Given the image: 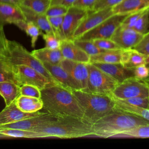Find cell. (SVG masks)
Here are the masks:
<instances>
[{"instance_id": "cell-34", "label": "cell", "mask_w": 149, "mask_h": 149, "mask_svg": "<svg viewBox=\"0 0 149 149\" xmlns=\"http://www.w3.org/2000/svg\"><path fill=\"white\" fill-rule=\"evenodd\" d=\"M48 21L53 29L55 36L61 40H63L64 37L63 35L62 24L64 16L47 17Z\"/></svg>"}, {"instance_id": "cell-36", "label": "cell", "mask_w": 149, "mask_h": 149, "mask_svg": "<svg viewBox=\"0 0 149 149\" xmlns=\"http://www.w3.org/2000/svg\"><path fill=\"white\" fill-rule=\"evenodd\" d=\"M42 36L45 42V47L52 49L60 48L62 40L58 38L54 33H43Z\"/></svg>"}, {"instance_id": "cell-7", "label": "cell", "mask_w": 149, "mask_h": 149, "mask_svg": "<svg viewBox=\"0 0 149 149\" xmlns=\"http://www.w3.org/2000/svg\"><path fill=\"white\" fill-rule=\"evenodd\" d=\"M111 95L119 100L137 97H149V86L144 80L135 77L128 78L118 83Z\"/></svg>"}, {"instance_id": "cell-22", "label": "cell", "mask_w": 149, "mask_h": 149, "mask_svg": "<svg viewBox=\"0 0 149 149\" xmlns=\"http://www.w3.org/2000/svg\"><path fill=\"white\" fill-rule=\"evenodd\" d=\"M31 54L41 62H48L54 65H59L63 59L62 52L59 49H52L44 47L35 49Z\"/></svg>"}, {"instance_id": "cell-3", "label": "cell", "mask_w": 149, "mask_h": 149, "mask_svg": "<svg viewBox=\"0 0 149 149\" xmlns=\"http://www.w3.org/2000/svg\"><path fill=\"white\" fill-rule=\"evenodd\" d=\"M91 125L82 118L58 116L56 120L30 130L43 133L47 137L72 139L92 136Z\"/></svg>"}, {"instance_id": "cell-35", "label": "cell", "mask_w": 149, "mask_h": 149, "mask_svg": "<svg viewBox=\"0 0 149 149\" xmlns=\"http://www.w3.org/2000/svg\"><path fill=\"white\" fill-rule=\"evenodd\" d=\"M2 81H12L16 83L12 67L0 59V82Z\"/></svg>"}, {"instance_id": "cell-37", "label": "cell", "mask_w": 149, "mask_h": 149, "mask_svg": "<svg viewBox=\"0 0 149 149\" xmlns=\"http://www.w3.org/2000/svg\"><path fill=\"white\" fill-rule=\"evenodd\" d=\"M120 101L134 107L149 109V97H137Z\"/></svg>"}, {"instance_id": "cell-13", "label": "cell", "mask_w": 149, "mask_h": 149, "mask_svg": "<svg viewBox=\"0 0 149 149\" xmlns=\"http://www.w3.org/2000/svg\"><path fill=\"white\" fill-rule=\"evenodd\" d=\"M59 65L70 74L77 83L80 90L86 91L88 80L87 63L63 58Z\"/></svg>"}, {"instance_id": "cell-26", "label": "cell", "mask_w": 149, "mask_h": 149, "mask_svg": "<svg viewBox=\"0 0 149 149\" xmlns=\"http://www.w3.org/2000/svg\"><path fill=\"white\" fill-rule=\"evenodd\" d=\"M122 49L104 50L97 54L90 56V62L120 63Z\"/></svg>"}, {"instance_id": "cell-32", "label": "cell", "mask_w": 149, "mask_h": 149, "mask_svg": "<svg viewBox=\"0 0 149 149\" xmlns=\"http://www.w3.org/2000/svg\"><path fill=\"white\" fill-rule=\"evenodd\" d=\"M73 42L77 46L90 56L97 54L104 51L97 47L92 40L74 39L73 40Z\"/></svg>"}, {"instance_id": "cell-39", "label": "cell", "mask_w": 149, "mask_h": 149, "mask_svg": "<svg viewBox=\"0 0 149 149\" xmlns=\"http://www.w3.org/2000/svg\"><path fill=\"white\" fill-rule=\"evenodd\" d=\"M92 41L97 47L103 50L120 49L111 38H97Z\"/></svg>"}, {"instance_id": "cell-12", "label": "cell", "mask_w": 149, "mask_h": 149, "mask_svg": "<svg viewBox=\"0 0 149 149\" xmlns=\"http://www.w3.org/2000/svg\"><path fill=\"white\" fill-rule=\"evenodd\" d=\"M143 34L133 29L120 25L114 31L111 39L122 49L133 48L141 40Z\"/></svg>"}, {"instance_id": "cell-14", "label": "cell", "mask_w": 149, "mask_h": 149, "mask_svg": "<svg viewBox=\"0 0 149 149\" xmlns=\"http://www.w3.org/2000/svg\"><path fill=\"white\" fill-rule=\"evenodd\" d=\"M58 118V116H57L45 112L38 116L23 119L14 123L0 125V129H16L30 130L34 127L42 126L44 125L52 122L56 120Z\"/></svg>"}, {"instance_id": "cell-17", "label": "cell", "mask_w": 149, "mask_h": 149, "mask_svg": "<svg viewBox=\"0 0 149 149\" xmlns=\"http://www.w3.org/2000/svg\"><path fill=\"white\" fill-rule=\"evenodd\" d=\"M92 63L119 83L128 78L134 77V68H126L121 63L94 62Z\"/></svg>"}, {"instance_id": "cell-31", "label": "cell", "mask_w": 149, "mask_h": 149, "mask_svg": "<svg viewBox=\"0 0 149 149\" xmlns=\"http://www.w3.org/2000/svg\"><path fill=\"white\" fill-rule=\"evenodd\" d=\"M51 0H22L19 5L24 6L35 12L45 14L50 6Z\"/></svg>"}, {"instance_id": "cell-27", "label": "cell", "mask_w": 149, "mask_h": 149, "mask_svg": "<svg viewBox=\"0 0 149 149\" xmlns=\"http://www.w3.org/2000/svg\"><path fill=\"white\" fill-rule=\"evenodd\" d=\"M20 29L24 31L27 36L31 38V45L32 47H35L36 41L40 35H42V31L35 24L31 22L22 20L17 22L16 24Z\"/></svg>"}, {"instance_id": "cell-44", "label": "cell", "mask_w": 149, "mask_h": 149, "mask_svg": "<svg viewBox=\"0 0 149 149\" xmlns=\"http://www.w3.org/2000/svg\"><path fill=\"white\" fill-rule=\"evenodd\" d=\"M134 77L137 79L144 80L149 76V68L143 64L134 68Z\"/></svg>"}, {"instance_id": "cell-38", "label": "cell", "mask_w": 149, "mask_h": 149, "mask_svg": "<svg viewBox=\"0 0 149 149\" xmlns=\"http://www.w3.org/2000/svg\"><path fill=\"white\" fill-rule=\"evenodd\" d=\"M149 9V7L146 8L145 9H141L139 11H136L135 12H133L132 13L129 14L122 22L121 23V26L125 27L127 28H131L132 29L133 26L134 25L136 21L139 19V18L148 9Z\"/></svg>"}, {"instance_id": "cell-6", "label": "cell", "mask_w": 149, "mask_h": 149, "mask_svg": "<svg viewBox=\"0 0 149 149\" xmlns=\"http://www.w3.org/2000/svg\"><path fill=\"white\" fill-rule=\"evenodd\" d=\"M87 86L86 91L94 94L112 95L119 82L92 63H87Z\"/></svg>"}, {"instance_id": "cell-9", "label": "cell", "mask_w": 149, "mask_h": 149, "mask_svg": "<svg viewBox=\"0 0 149 149\" xmlns=\"http://www.w3.org/2000/svg\"><path fill=\"white\" fill-rule=\"evenodd\" d=\"M129 14H113L100 24L76 39L93 40L97 38H111L116 29Z\"/></svg>"}, {"instance_id": "cell-47", "label": "cell", "mask_w": 149, "mask_h": 149, "mask_svg": "<svg viewBox=\"0 0 149 149\" xmlns=\"http://www.w3.org/2000/svg\"><path fill=\"white\" fill-rule=\"evenodd\" d=\"M7 38L3 30V27L0 26V56L2 53L6 43Z\"/></svg>"}, {"instance_id": "cell-15", "label": "cell", "mask_w": 149, "mask_h": 149, "mask_svg": "<svg viewBox=\"0 0 149 149\" xmlns=\"http://www.w3.org/2000/svg\"><path fill=\"white\" fill-rule=\"evenodd\" d=\"M45 112L40 111L28 113L21 111L16 105L14 101L8 105H6L4 109L0 112V125L16 122L23 119L40 115Z\"/></svg>"}, {"instance_id": "cell-10", "label": "cell", "mask_w": 149, "mask_h": 149, "mask_svg": "<svg viewBox=\"0 0 149 149\" xmlns=\"http://www.w3.org/2000/svg\"><path fill=\"white\" fill-rule=\"evenodd\" d=\"M89 12L90 11L74 6L69 8L68 12L64 15L62 24L64 40H73L75 30Z\"/></svg>"}, {"instance_id": "cell-41", "label": "cell", "mask_w": 149, "mask_h": 149, "mask_svg": "<svg viewBox=\"0 0 149 149\" xmlns=\"http://www.w3.org/2000/svg\"><path fill=\"white\" fill-rule=\"evenodd\" d=\"M133 49L145 56L149 55V31L143 34L142 38Z\"/></svg>"}, {"instance_id": "cell-4", "label": "cell", "mask_w": 149, "mask_h": 149, "mask_svg": "<svg viewBox=\"0 0 149 149\" xmlns=\"http://www.w3.org/2000/svg\"><path fill=\"white\" fill-rule=\"evenodd\" d=\"M83 112V119L93 125L115 109L111 95L98 94L81 90H72Z\"/></svg>"}, {"instance_id": "cell-8", "label": "cell", "mask_w": 149, "mask_h": 149, "mask_svg": "<svg viewBox=\"0 0 149 149\" xmlns=\"http://www.w3.org/2000/svg\"><path fill=\"white\" fill-rule=\"evenodd\" d=\"M12 72L16 83L21 86L23 84H30L42 90L54 83L48 78L33 68L27 65H15Z\"/></svg>"}, {"instance_id": "cell-48", "label": "cell", "mask_w": 149, "mask_h": 149, "mask_svg": "<svg viewBox=\"0 0 149 149\" xmlns=\"http://www.w3.org/2000/svg\"><path fill=\"white\" fill-rule=\"evenodd\" d=\"M22 0H0V2H6L19 5Z\"/></svg>"}, {"instance_id": "cell-5", "label": "cell", "mask_w": 149, "mask_h": 149, "mask_svg": "<svg viewBox=\"0 0 149 149\" xmlns=\"http://www.w3.org/2000/svg\"><path fill=\"white\" fill-rule=\"evenodd\" d=\"M0 59L10 66L27 65L36 69L54 83H56L44 66L42 63L29 52L23 45L13 40L7 39L5 47L1 55ZM58 84V83H56Z\"/></svg>"}, {"instance_id": "cell-23", "label": "cell", "mask_w": 149, "mask_h": 149, "mask_svg": "<svg viewBox=\"0 0 149 149\" xmlns=\"http://www.w3.org/2000/svg\"><path fill=\"white\" fill-rule=\"evenodd\" d=\"M15 101L17 107L25 112H35L43 108L42 101L40 98L19 95Z\"/></svg>"}, {"instance_id": "cell-21", "label": "cell", "mask_w": 149, "mask_h": 149, "mask_svg": "<svg viewBox=\"0 0 149 149\" xmlns=\"http://www.w3.org/2000/svg\"><path fill=\"white\" fill-rule=\"evenodd\" d=\"M148 7L146 0H123L112 9L114 14H129Z\"/></svg>"}, {"instance_id": "cell-20", "label": "cell", "mask_w": 149, "mask_h": 149, "mask_svg": "<svg viewBox=\"0 0 149 149\" xmlns=\"http://www.w3.org/2000/svg\"><path fill=\"white\" fill-rule=\"evenodd\" d=\"M19 6L21 9L27 22H31L33 23L45 33H54L53 29L48 21V17L45 14H41L35 12L22 5H19Z\"/></svg>"}, {"instance_id": "cell-19", "label": "cell", "mask_w": 149, "mask_h": 149, "mask_svg": "<svg viewBox=\"0 0 149 149\" xmlns=\"http://www.w3.org/2000/svg\"><path fill=\"white\" fill-rule=\"evenodd\" d=\"M26 20L19 5L6 2H0V26L6 24H16L17 22Z\"/></svg>"}, {"instance_id": "cell-18", "label": "cell", "mask_w": 149, "mask_h": 149, "mask_svg": "<svg viewBox=\"0 0 149 149\" xmlns=\"http://www.w3.org/2000/svg\"><path fill=\"white\" fill-rule=\"evenodd\" d=\"M60 49L65 59L84 63L90 62V56L77 46L73 40H62Z\"/></svg>"}, {"instance_id": "cell-46", "label": "cell", "mask_w": 149, "mask_h": 149, "mask_svg": "<svg viewBox=\"0 0 149 149\" xmlns=\"http://www.w3.org/2000/svg\"><path fill=\"white\" fill-rule=\"evenodd\" d=\"M77 0H51L50 5H61L67 8H70L73 6V3Z\"/></svg>"}, {"instance_id": "cell-45", "label": "cell", "mask_w": 149, "mask_h": 149, "mask_svg": "<svg viewBox=\"0 0 149 149\" xmlns=\"http://www.w3.org/2000/svg\"><path fill=\"white\" fill-rule=\"evenodd\" d=\"M97 1L98 0H77L73 6L88 11H92L94 5Z\"/></svg>"}, {"instance_id": "cell-33", "label": "cell", "mask_w": 149, "mask_h": 149, "mask_svg": "<svg viewBox=\"0 0 149 149\" xmlns=\"http://www.w3.org/2000/svg\"><path fill=\"white\" fill-rule=\"evenodd\" d=\"M149 27V9L145 12L136 21L133 29L137 32L144 34L148 31Z\"/></svg>"}, {"instance_id": "cell-24", "label": "cell", "mask_w": 149, "mask_h": 149, "mask_svg": "<svg viewBox=\"0 0 149 149\" xmlns=\"http://www.w3.org/2000/svg\"><path fill=\"white\" fill-rule=\"evenodd\" d=\"M145 56L133 48L122 49L120 63L126 68H134L144 64Z\"/></svg>"}, {"instance_id": "cell-28", "label": "cell", "mask_w": 149, "mask_h": 149, "mask_svg": "<svg viewBox=\"0 0 149 149\" xmlns=\"http://www.w3.org/2000/svg\"><path fill=\"white\" fill-rule=\"evenodd\" d=\"M0 133L10 137H24V138H47V136L39 132L33 130L16 129H1Z\"/></svg>"}, {"instance_id": "cell-49", "label": "cell", "mask_w": 149, "mask_h": 149, "mask_svg": "<svg viewBox=\"0 0 149 149\" xmlns=\"http://www.w3.org/2000/svg\"><path fill=\"white\" fill-rule=\"evenodd\" d=\"M144 64L149 68V55L145 56Z\"/></svg>"}, {"instance_id": "cell-51", "label": "cell", "mask_w": 149, "mask_h": 149, "mask_svg": "<svg viewBox=\"0 0 149 149\" xmlns=\"http://www.w3.org/2000/svg\"><path fill=\"white\" fill-rule=\"evenodd\" d=\"M146 2H147V4H148V5L149 6V0H146Z\"/></svg>"}, {"instance_id": "cell-1", "label": "cell", "mask_w": 149, "mask_h": 149, "mask_svg": "<svg viewBox=\"0 0 149 149\" xmlns=\"http://www.w3.org/2000/svg\"><path fill=\"white\" fill-rule=\"evenodd\" d=\"M43 108L47 112L57 116L83 118V112L72 90L53 84L41 90Z\"/></svg>"}, {"instance_id": "cell-16", "label": "cell", "mask_w": 149, "mask_h": 149, "mask_svg": "<svg viewBox=\"0 0 149 149\" xmlns=\"http://www.w3.org/2000/svg\"><path fill=\"white\" fill-rule=\"evenodd\" d=\"M42 63L56 83L70 90H80L73 77L60 65H54L48 62Z\"/></svg>"}, {"instance_id": "cell-25", "label": "cell", "mask_w": 149, "mask_h": 149, "mask_svg": "<svg viewBox=\"0 0 149 149\" xmlns=\"http://www.w3.org/2000/svg\"><path fill=\"white\" fill-rule=\"evenodd\" d=\"M0 95L8 105L20 95V86L12 81L0 82Z\"/></svg>"}, {"instance_id": "cell-42", "label": "cell", "mask_w": 149, "mask_h": 149, "mask_svg": "<svg viewBox=\"0 0 149 149\" xmlns=\"http://www.w3.org/2000/svg\"><path fill=\"white\" fill-rule=\"evenodd\" d=\"M69 8L61 5H50L47 10L45 15L47 17L64 16L68 12Z\"/></svg>"}, {"instance_id": "cell-40", "label": "cell", "mask_w": 149, "mask_h": 149, "mask_svg": "<svg viewBox=\"0 0 149 149\" xmlns=\"http://www.w3.org/2000/svg\"><path fill=\"white\" fill-rule=\"evenodd\" d=\"M20 95L41 98V90L35 86L23 84L20 86Z\"/></svg>"}, {"instance_id": "cell-2", "label": "cell", "mask_w": 149, "mask_h": 149, "mask_svg": "<svg viewBox=\"0 0 149 149\" xmlns=\"http://www.w3.org/2000/svg\"><path fill=\"white\" fill-rule=\"evenodd\" d=\"M149 123L141 116L115 108L91 125L92 136L109 138L140 125Z\"/></svg>"}, {"instance_id": "cell-29", "label": "cell", "mask_w": 149, "mask_h": 149, "mask_svg": "<svg viewBox=\"0 0 149 149\" xmlns=\"http://www.w3.org/2000/svg\"><path fill=\"white\" fill-rule=\"evenodd\" d=\"M113 99L115 102V108L127 112L139 115L149 121V109H144L134 107L125 103L124 102H122L120 100L115 99L114 98Z\"/></svg>"}, {"instance_id": "cell-30", "label": "cell", "mask_w": 149, "mask_h": 149, "mask_svg": "<svg viewBox=\"0 0 149 149\" xmlns=\"http://www.w3.org/2000/svg\"><path fill=\"white\" fill-rule=\"evenodd\" d=\"M113 137L149 138V123L139 126L128 131L115 135Z\"/></svg>"}, {"instance_id": "cell-43", "label": "cell", "mask_w": 149, "mask_h": 149, "mask_svg": "<svg viewBox=\"0 0 149 149\" xmlns=\"http://www.w3.org/2000/svg\"><path fill=\"white\" fill-rule=\"evenodd\" d=\"M123 0H98L92 11H97L108 8H112Z\"/></svg>"}, {"instance_id": "cell-11", "label": "cell", "mask_w": 149, "mask_h": 149, "mask_svg": "<svg viewBox=\"0 0 149 149\" xmlns=\"http://www.w3.org/2000/svg\"><path fill=\"white\" fill-rule=\"evenodd\" d=\"M113 14L112 8L89 12L75 30L73 40L79 38L83 34L91 30Z\"/></svg>"}, {"instance_id": "cell-50", "label": "cell", "mask_w": 149, "mask_h": 149, "mask_svg": "<svg viewBox=\"0 0 149 149\" xmlns=\"http://www.w3.org/2000/svg\"><path fill=\"white\" fill-rule=\"evenodd\" d=\"M148 86H149V76L147 78V79H146L144 80Z\"/></svg>"}]
</instances>
